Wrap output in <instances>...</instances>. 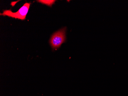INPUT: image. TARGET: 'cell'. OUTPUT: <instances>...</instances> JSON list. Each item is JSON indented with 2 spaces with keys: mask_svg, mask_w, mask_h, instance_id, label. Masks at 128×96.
<instances>
[{
  "mask_svg": "<svg viewBox=\"0 0 128 96\" xmlns=\"http://www.w3.org/2000/svg\"><path fill=\"white\" fill-rule=\"evenodd\" d=\"M30 3H26L16 13H13L10 10H5L2 14H0V15L8 16L10 17L22 20H25L30 8Z\"/></svg>",
  "mask_w": 128,
  "mask_h": 96,
  "instance_id": "obj_2",
  "label": "cell"
},
{
  "mask_svg": "<svg viewBox=\"0 0 128 96\" xmlns=\"http://www.w3.org/2000/svg\"><path fill=\"white\" fill-rule=\"evenodd\" d=\"M38 1L40 3H42L43 4H46L50 6H51L54 3L55 1Z\"/></svg>",
  "mask_w": 128,
  "mask_h": 96,
  "instance_id": "obj_3",
  "label": "cell"
},
{
  "mask_svg": "<svg viewBox=\"0 0 128 96\" xmlns=\"http://www.w3.org/2000/svg\"><path fill=\"white\" fill-rule=\"evenodd\" d=\"M18 2V1H16V2H12V3H11L12 6H14L15 5V4H16V3H17Z\"/></svg>",
  "mask_w": 128,
  "mask_h": 96,
  "instance_id": "obj_4",
  "label": "cell"
},
{
  "mask_svg": "<svg viewBox=\"0 0 128 96\" xmlns=\"http://www.w3.org/2000/svg\"><path fill=\"white\" fill-rule=\"evenodd\" d=\"M66 28L64 27L53 35L50 40V43L52 48L57 49L60 47L62 44L66 41Z\"/></svg>",
  "mask_w": 128,
  "mask_h": 96,
  "instance_id": "obj_1",
  "label": "cell"
}]
</instances>
